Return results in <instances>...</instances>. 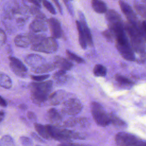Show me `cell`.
<instances>
[{
    "mask_svg": "<svg viewBox=\"0 0 146 146\" xmlns=\"http://www.w3.org/2000/svg\"><path fill=\"white\" fill-rule=\"evenodd\" d=\"M102 34L107 40H108L110 42H112L113 40V33H112L111 30L110 29L104 31Z\"/></svg>",
    "mask_w": 146,
    "mask_h": 146,
    "instance_id": "35",
    "label": "cell"
},
{
    "mask_svg": "<svg viewBox=\"0 0 146 146\" xmlns=\"http://www.w3.org/2000/svg\"><path fill=\"white\" fill-rule=\"evenodd\" d=\"M27 117L30 119V120H35L36 119V115L35 114L31 112V111H29L27 113Z\"/></svg>",
    "mask_w": 146,
    "mask_h": 146,
    "instance_id": "39",
    "label": "cell"
},
{
    "mask_svg": "<svg viewBox=\"0 0 146 146\" xmlns=\"http://www.w3.org/2000/svg\"><path fill=\"white\" fill-rule=\"evenodd\" d=\"M83 108L81 102L76 98H70L65 100L62 106V111L68 115H75Z\"/></svg>",
    "mask_w": 146,
    "mask_h": 146,
    "instance_id": "8",
    "label": "cell"
},
{
    "mask_svg": "<svg viewBox=\"0 0 146 146\" xmlns=\"http://www.w3.org/2000/svg\"><path fill=\"white\" fill-rule=\"evenodd\" d=\"M132 25L130 23H127L124 25L125 30L128 33L131 39L132 48L141 56L145 55V47L143 41V37L139 30V25Z\"/></svg>",
    "mask_w": 146,
    "mask_h": 146,
    "instance_id": "3",
    "label": "cell"
},
{
    "mask_svg": "<svg viewBox=\"0 0 146 146\" xmlns=\"http://www.w3.org/2000/svg\"><path fill=\"white\" fill-rule=\"evenodd\" d=\"M47 23L44 17H36L29 26L31 33L35 34L46 31L47 30Z\"/></svg>",
    "mask_w": 146,
    "mask_h": 146,
    "instance_id": "12",
    "label": "cell"
},
{
    "mask_svg": "<svg viewBox=\"0 0 146 146\" xmlns=\"http://www.w3.org/2000/svg\"><path fill=\"white\" fill-rule=\"evenodd\" d=\"M5 117V112L3 111H0V123L3 120Z\"/></svg>",
    "mask_w": 146,
    "mask_h": 146,
    "instance_id": "43",
    "label": "cell"
},
{
    "mask_svg": "<svg viewBox=\"0 0 146 146\" xmlns=\"http://www.w3.org/2000/svg\"><path fill=\"white\" fill-rule=\"evenodd\" d=\"M65 94L63 91H58L51 93L48 98L50 103L54 106L59 104L63 100Z\"/></svg>",
    "mask_w": 146,
    "mask_h": 146,
    "instance_id": "20",
    "label": "cell"
},
{
    "mask_svg": "<svg viewBox=\"0 0 146 146\" xmlns=\"http://www.w3.org/2000/svg\"><path fill=\"white\" fill-rule=\"evenodd\" d=\"M139 30L142 37L146 40V21L140 23L139 26Z\"/></svg>",
    "mask_w": 146,
    "mask_h": 146,
    "instance_id": "34",
    "label": "cell"
},
{
    "mask_svg": "<svg viewBox=\"0 0 146 146\" xmlns=\"http://www.w3.org/2000/svg\"><path fill=\"white\" fill-rule=\"evenodd\" d=\"M93 72L96 76H104L107 74V69L104 66L98 64L94 67Z\"/></svg>",
    "mask_w": 146,
    "mask_h": 146,
    "instance_id": "27",
    "label": "cell"
},
{
    "mask_svg": "<svg viewBox=\"0 0 146 146\" xmlns=\"http://www.w3.org/2000/svg\"><path fill=\"white\" fill-rule=\"evenodd\" d=\"M91 5L94 11L98 13H106L107 11L106 3L101 0H92Z\"/></svg>",
    "mask_w": 146,
    "mask_h": 146,
    "instance_id": "22",
    "label": "cell"
},
{
    "mask_svg": "<svg viewBox=\"0 0 146 146\" xmlns=\"http://www.w3.org/2000/svg\"><path fill=\"white\" fill-rule=\"evenodd\" d=\"M48 25L51 31L52 37L55 39H59L62 37V29L58 19L54 18H50L48 20Z\"/></svg>",
    "mask_w": 146,
    "mask_h": 146,
    "instance_id": "13",
    "label": "cell"
},
{
    "mask_svg": "<svg viewBox=\"0 0 146 146\" xmlns=\"http://www.w3.org/2000/svg\"><path fill=\"white\" fill-rule=\"evenodd\" d=\"M30 98L32 102L37 105L43 104L49 98L52 89V82H38L31 83L30 86Z\"/></svg>",
    "mask_w": 146,
    "mask_h": 146,
    "instance_id": "1",
    "label": "cell"
},
{
    "mask_svg": "<svg viewBox=\"0 0 146 146\" xmlns=\"http://www.w3.org/2000/svg\"><path fill=\"white\" fill-rule=\"evenodd\" d=\"M134 9L137 14L146 19V6L136 3L134 5Z\"/></svg>",
    "mask_w": 146,
    "mask_h": 146,
    "instance_id": "29",
    "label": "cell"
},
{
    "mask_svg": "<svg viewBox=\"0 0 146 146\" xmlns=\"http://www.w3.org/2000/svg\"><path fill=\"white\" fill-rule=\"evenodd\" d=\"M0 86L6 89L11 87L12 81L8 75L3 73L0 74Z\"/></svg>",
    "mask_w": 146,
    "mask_h": 146,
    "instance_id": "25",
    "label": "cell"
},
{
    "mask_svg": "<svg viewBox=\"0 0 146 146\" xmlns=\"http://www.w3.org/2000/svg\"><path fill=\"white\" fill-rule=\"evenodd\" d=\"M6 35L4 31L0 29V47L5 44L6 41Z\"/></svg>",
    "mask_w": 146,
    "mask_h": 146,
    "instance_id": "37",
    "label": "cell"
},
{
    "mask_svg": "<svg viewBox=\"0 0 146 146\" xmlns=\"http://www.w3.org/2000/svg\"><path fill=\"white\" fill-rule=\"evenodd\" d=\"M90 125L89 120L85 117H76L70 118L65 121L63 126L65 127H79L87 128Z\"/></svg>",
    "mask_w": 146,
    "mask_h": 146,
    "instance_id": "14",
    "label": "cell"
},
{
    "mask_svg": "<svg viewBox=\"0 0 146 146\" xmlns=\"http://www.w3.org/2000/svg\"><path fill=\"white\" fill-rule=\"evenodd\" d=\"M92 116L96 123L102 127H106L111 123L109 114H107L103 107L97 102L91 104Z\"/></svg>",
    "mask_w": 146,
    "mask_h": 146,
    "instance_id": "5",
    "label": "cell"
},
{
    "mask_svg": "<svg viewBox=\"0 0 146 146\" xmlns=\"http://www.w3.org/2000/svg\"><path fill=\"white\" fill-rule=\"evenodd\" d=\"M47 118L50 122L54 124H59L62 121V116L55 108H50L47 112Z\"/></svg>",
    "mask_w": 146,
    "mask_h": 146,
    "instance_id": "19",
    "label": "cell"
},
{
    "mask_svg": "<svg viewBox=\"0 0 146 146\" xmlns=\"http://www.w3.org/2000/svg\"><path fill=\"white\" fill-rule=\"evenodd\" d=\"M51 139L62 143L71 142L73 139H84V136L75 131L58 128L52 125H47Z\"/></svg>",
    "mask_w": 146,
    "mask_h": 146,
    "instance_id": "2",
    "label": "cell"
},
{
    "mask_svg": "<svg viewBox=\"0 0 146 146\" xmlns=\"http://www.w3.org/2000/svg\"><path fill=\"white\" fill-rule=\"evenodd\" d=\"M106 17L108 21L109 27H113L123 24L120 15L113 10H107L106 13Z\"/></svg>",
    "mask_w": 146,
    "mask_h": 146,
    "instance_id": "15",
    "label": "cell"
},
{
    "mask_svg": "<svg viewBox=\"0 0 146 146\" xmlns=\"http://www.w3.org/2000/svg\"><path fill=\"white\" fill-rule=\"evenodd\" d=\"M31 136L37 141L40 142V143H43V140L42 139V137L40 135H37L36 133H35V132H32L31 133Z\"/></svg>",
    "mask_w": 146,
    "mask_h": 146,
    "instance_id": "38",
    "label": "cell"
},
{
    "mask_svg": "<svg viewBox=\"0 0 146 146\" xmlns=\"http://www.w3.org/2000/svg\"><path fill=\"white\" fill-rule=\"evenodd\" d=\"M116 47L120 55L125 59L130 61L135 60L132 48L130 46L126 35L115 38Z\"/></svg>",
    "mask_w": 146,
    "mask_h": 146,
    "instance_id": "6",
    "label": "cell"
},
{
    "mask_svg": "<svg viewBox=\"0 0 146 146\" xmlns=\"http://www.w3.org/2000/svg\"><path fill=\"white\" fill-rule=\"evenodd\" d=\"M25 61L26 64L30 67L32 71L47 62L46 59L43 56L38 54H34L27 55L25 58Z\"/></svg>",
    "mask_w": 146,
    "mask_h": 146,
    "instance_id": "10",
    "label": "cell"
},
{
    "mask_svg": "<svg viewBox=\"0 0 146 146\" xmlns=\"http://www.w3.org/2000/svg\"><path fill=\"white\" fill-rule=\"evenodd\" d=\"M19 140L21 144L23 145H32L33 144L31 140L27 136H21Z\"/></svg>",
    "mask_w": 146,
    "mask_h": 146,
    "instance_id": "36",
    "label": "cell"
},
{
    "mask_svg": "<svg viewBox=\"0 0 146 146\" xmlns=\"http://www.w3.org/2000/svg\"><path fill=\"white\" fill-rule=\"evenodd\" d=\"M115 78L117 82L122 85H129L132 84V82L129 79L119 74H116L115 76Z\"/></svg>",
    "mask_w": 146,
    "mask_h": 146,
    "instance_id": "31",
    "label": "cell"
},
{
    "mask_svg": "<svg viewBox=\"0 0 146 146\" xmlns=\"http://www.w3.org/2000/svg\"><path fill=\"white\" fill-rule=\"evenodd\" d=\"M66 54L67 56H68V58L70 60L75 61V62H76L78 63H84L85 62L84 60L82 58L78 56L76 54H74V52H72L69 50H66Z\"/></svg>",
    "mask_w": 146,
    "mask_h": 146,
    "instance_id": "28",
    "label": "cell"
},
{
    "mask_svg": "<svg viewBox=\"0 0 146 146\" xmlns=\"http://www.w3.org/2000/svg\"><path fill=\"white\" fill-rule=\"evenodd\" d=\"M53 78L56 83L62 84L68 80V76L67 75L66 70L60 69L54 74Z\"/></svg>",
    "mask_w": 146,
    "mask_h": 146,
    "instance_id": "21",
    "label": "cell"
},
{
    "mask_svg": "<svg viewBox=\"0 0 146 146\" xmlns=\"http://www.w3.org/2000/svg\"><path fill=\"white\" fill-rule=\"evenodd\" d=\"M50 76V75L44 74V75H31L30 77L31 79L35 82H43L47 79Z\"/></svg>",
    "mask_w": 146,
    "mask_h": 146,
    "instance_id": "33",
    "label": "cell"
},
{
    "mask_svg": "<svg viewBox=\"0 0 146 146\" xmlns=\"http://www.w3.org/2000/svg\"><path fill=\"white\" fill-rule=\"evenodd\" d=\"M0 106L3 107H6L7 106L6 101L1 96H0Z\"/></svg>",
    "mask_w": 146,
    "mask_h": 146,
    "instance_id": "40",
    "label": "cell"
},
{
    "mask_svg": "<svg viewBox=\"0 0 146 146\" xmlns=\"http://www.w3.org/2000/svg\"><path fill=\"white\" fill-rule=\"evenodd\" d=\"M76 27L78 31L79 44L83 49H86L87 47V41L86 39V37H85L82 25L79 21H76Z\"/></svg>",
    "mask_w": 146,
    "mask_h": 146,
    "instance_id": "24",
    "label": "cell"
},
{
    "mask_svg": "<svg viewBox=\"0 0 146 146\" xmlns=\"http://www.w3.org/2000/svg\"><path fill=\"white\" fill-rule=\"evenodd\" d=\"M79 22L82 25L85 37H86V39L87 41V44L90 45V46H92L93 44V41H92V35H91V33L90 31V29L88 28L87 24L86 23V21L85 20L84 17L83 16V14L81 13H79Z\"/></svg>",
    "mask_w": 146,
    "mask_h": 146,
    "instance_id": "18",
    "label": "cell"
},
{
    "mask_svg": "<svg viewBox=\"0 0 146 146\" xmlns=\"http://www.w3.org/2000/svg\"><path fill=\"white\" fill-rule=\"evenodd\" d=\"M26 1H28V2H31V3H34L35 5H36V6H38V7H39V6H40L39 3H38V2L36 0H26Z\"/></svg>",
    "mask_w": 146,
    "mask_h": 146,
    "instance_id": "41",
    "label": "cell"
},
{
    "mask_svg": "<svg viewBox=\"0 0 146 146\" xmlns=\"http://www.w3.org/2000/svg\"><path fill=\"white\" fill-rule=\"evenodd\" d=\"M53 1H54V3H55L56 6L58 7V8L59 11L62 13V9H61V7H60V5H59V3L58 1V0H53Z\"/></svg>",
    "mask_w": 146,
    "mask_h": 146,
    "instance_id": "42",
    "label": "cell"
},
{
    "mask_svg": "<svg viewBox=\"0 0 146 146\" xmlns=\"http://www.w3.org/2000/svg\"><path fill=\"white\" fill-rule=\"evenodd\" d=\"M15 44L19 47H27L33 43L31 33L20 34L16 36L14 39Z\"/></svg>",
    "mask_w": 146,
    "mask_h": 146,
    "instance_id": "16",
    "label": "cell"
},
{
    "mask_svg": "<svg viewBox=\"0 0 146 146\" xmlns=\"http://www.w3.org/2000/svg\"><path fill=\"white\" fill-rule=\"evenodd\" d=\"M19 108H21V109H22V110H26L27 109V106L26 104H21L19 106Z\"/></svg>",
    "mask_w": 146,
    "mask_h": 146,
    "instance_id": "44",
    "label": "cell"
},
{
    "mask_svg": "<svg viewBox=\"0 0 146 146\" xmlns=\"http://www.w3.org/2000/svg\"><path fill=\"white\" fill-rule=\"evenodd\" d=\"M43 5L44 6V7L52 14H55L56 11L55 8L53 7V6L51 5V3L48 2L47 0H42Z\"/></svg>",
    "mask_w": 146,
    "mask_h": 146,
    "instance_id": "32",
    "label": "cell"
},
{
    "mask_svg": "<svg viewBox=\"0 0 146 146\" xmlns=\"http://www.w3.org/2000/svg\"><path fill=\"white\" fill-rule=\"evenodd\" d=\"M58 43L53 37H44L31 44V48L35 51L46 54H52L58 49Z\"/></svg>",
    "mask_w": 146,
    "mask_h": 146,
    "instance_id": "4",
    "label": "cell"
},
{
    "mask_svg": "<svg viewBox=\"0 0 146 146\" xmlns=\"http://www.w3.org/2000/svg\"><path fill=\"white\" fill-rule=\"evenodd\" d=\"M9 59L11 71L19 77H26L27 74V68L25 65L19 59L15 57L9 56Z\"/></svg>",
    "mask_w": 146,
    "mask_h": 146,
    "instance_id": "9",
    "label": "cell"
},
{
    "mask_svg": "<svg viewBox=\"0 0 146 146\" xmlns=\"http://www.w3.org/2000/svg\"><path fill=\"white\" fill-rule=\"evenodd\" d=\"M64 2H67V0H64Z\"/></svg>",
    "mask_w": 146,
    "mask_h": 146,
    "instance_id": "46",
    "label": "cell"
},
{
    "mask_svg": "<svg viewBox=\"0 0 146 146\" xmlns=\"http://www.w3.org/2000/svg\"><path fill=\"white\" fill-rule=\"evenodd\" d=\"M14 144L13 138L9 135H5L0 139V145H14Z\"/></svg>",
    "mask_w": 146,
    "mask_h": 146,
    "instance_id": "30",
    "label": "cell"
},
{
    "mask_svg": "<svg viewBox=\"0 0 146 146\" xmlns=\"http://www.w3.org/2000/svg\"><path fill=\"white\" fill-rule=\"evenodd\" d=\"M54 62L55 64L56 67L66 71L70 70L74 66V64L72 62H71L68 59H66V58L60 56H56L54 58Z\"/></svg>",
    "mask_w": 146,
    "mask_h": 146,
    "instance_id": "17",
    "label": "cell"
},
{
    "mask_svg": "<svg viewBox=\"0 0 146 146\" xmlns=\"http://www.w3.org/2000/svg\"><path fill=\"white\" fill-rule=\"evenodd\" d=\"M115 142L120 146L146 145V141L139 139L134 135L126 132H119L115 137Z\"/></svg>",
    "mask_w": 146,
    "mask_h": 146,
    "instance_id": "7",
    "label": "cell"
},
{
    "mask_svg": "<svg viewBox=\"0 0 146 146\" xmlns=\"http://www.w3.org/2000/svg\"><path fill=\"white\" fill-rule=\"evenodd\" d=\"M110 121L113 125L119 127H125L127 126L125 123L113 113L109 114Z\"/></svg>",
    "mask_w": 146,
    "mask_h": 146,
    "instance_id": "26",
    "label": "cell"
},
{
    "mask_svg": "<svg viewBox=\"0 0 146 146\" xmlns=\"http://www.w3.org/2000/svg\"><path fill=\"white\" fill-rule=\"evenodd\" d=\"M35 129L38 132V135H40L42 138L45 139H51L47 125H44L40 124H35Z\"/></svg>",
    "mask_w": 146,
    "mask_h": 146,
    "instance_id": "23",
    "label": "cell"
},
{
    "mask_svg": "<svg viewBox=\"0 0 146 146\" xmlns=\"http://www.w3.org/2000/svg\"><path fill=\"white\" fill-rule=\"evenodd\" d=\"M144 2H145V4H146V0H144Z\"/></svg>",
    "mask_w": 146,
    "mask_h": 146,
    "instance_id": "45",
    "label": "cell"
},
{
    "mask_svg": "<svg viewBox=\"0 0 146 146\" xmlns=\"http://www.w3.org/2000/svg\"><path fill=\"white\" fill-rule=\"evenodd\" d=\"M120 7L127 18L129 23L132 25H136L139 23L136 14L131 8V7L126 2L123 1H119V2Z\"/></svg>",
    "mask_w": 146,
    "mask_h": 146,
    "instance_id": "11",
    "label": "cell"
}]
</instances>
